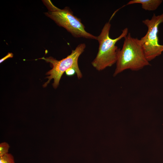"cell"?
Here are the masks:
<instances>
[{
	"instance_id": "1",
	"label": "cell",
	"mask_w": 163,
	"mask_h": 163,
	"mask_svg": "<svg viewBox=\"0 0 163 163\" xmlns=\"http://www.w3.org/2000/svg\"><path fill=\"white\" fill-rule=\"evenodd\" d=\"M124 38L122 49L118 50L113 76L126 69L137 71L150 65L146 58L139 39L133 37L130 33Z\"/></svg>"
},
{
	"instance_id": "2",
	"label": "cell",
	"mask_w": 163,
	"mask_h": 163,
	"mask_svg": "<svg viewBox=\"0 0 163 163\" xmlns=\"http://www.w3.org/2000/svg\"><path fill=\"white\" fill-rule=\"evenodd\" d=\"M111 25L110 21L106 23L101 32L97 37L99 46L97 56L91 64L98 71H101L111 67L117 62L118 49L116 45L117 42L126 37L128 33V29L125 28L122 30L121 34L115 39L109 36Z\"/></svg>"
},
{
	"instance_id": "3",
	"label": "cell",
	"mask_w": 163,
	"mask_h": 163,
	"mask_svg": "<svg viewBox=\"0 0 163 163\" xmlns=\"http://www.w3.org/2000/svg\"><path fill=\"white\" fill-rule=\"evenodd\" d=\"M49 11L46 15L59 26L63 27L75 38L97 40V37L87 32L81 20L74 15L68 7L60 9L50 0L43 1Z\"/></svg>"
},
{
	"instance_id": "4",
	"label": "cell",
	"mask_w": 163,
	"mask_h": 163,
	"mask_svg": "<svg viewBox=\"0 0 163 163\" xmlns=\"http://www.w3.org/2000/svg\"><path fill=\"white\" fill-rule=\"evenodd\" d=\"M85 47L86 45L85 43L79 44L75 49L72 50L69 55L59 61L51 57L40 58V59L50 62L53 66L52 69L46 74L50 75L46 77L48 80L43 85V87H46L50 80L53 79L54 82L53 85L54 88H56L59 85L60 79L63 73L71 68L75 69L78 78L79 79L81 78L82 77V74L79 68L78 60L79 56L84 51Z\"/></svg>"
},
{
	"instance_id": "5",
	"label": "cell",
	"mask_w": 163,
	"mask_h": 163,
	"mask_svg": "<svg viewBox=\"0 0 163 163\" xmlns=\"http://www.w3.org/2000/svg\"><path fill=\"white\" fill-rule=\"evenodd\" d=\"M142 22L147 27L148 31L139 41L146 58L149 62L163 52V45L159 44L158 36V26L163 23V12L158 15L154 14L150 19H146Z\"/></svg>"
},
{
	"instance_id": "6",
	"label": "cell",
	"mask_w": 163,
	"mask_h": 163,
	"mask_svg": "<svg viewBox=\"0 0 163 163\" xmlns=\"http://www.w3.org/2000/svg\"><path fill=\"white\" fill-rule=\"evenodd\" d=\"M162 0H132L125 5L139 3L141 4L142 8L146 11L156 10L162 2Z\"/></svg>"
},
{
	"instance_id": "7",
	"label": "cell",
	"mask_w": 163,
	"mask_h": 163,
	"mask_svg": "<svg viewBox=\"0 0 163 163\" xmlns=\"http://www.w3.org/2000/svg\"><path fill=\"white\" fill-rule=\"evenodd\" d=\"M0 163H15L13 156L8 153L0 157Z\"/></svg>"
},
{
	"instance_id": "8",
	"label": "cell",
	"mask_w": 163,
	"mask_h": 163,
	"mask_svg": "<svg viewBox=\"0 0 163 163\" xmlns=\"http://www.w3.org/2000/svg\"><path fill=\"white\" fill-rule=\"evenodd\" d=\"M9 148L10 146L8 143L5 142H1L0 144V157L8 153Z\"/></svg>"
},
{
	"instance_id": "9",
	"label": "cell",
	"mask_w": 163,
	"mask_h": 163,
	"mask_svg": "<svg viewBox=\"0 0 163 163\" xmlns=\"http://www.w3.org/2000/svg\"><path fill=\"white\" fill-rule=\"evenodd\" d=\"M76 72L75 69L73 68H71L67 70L65 73L66 75L68 76H72L74 75Z\"/></svg>"
},
{
	"instance_id": "10",
	"label": "cell",
	"mask_w": 163,
	"mask_h": 163,
	"mask_svg": "<svg viewBox=\"0 0 163 163\" xmlns=\"http://www.w3.org/2000/svg\"><path fill=\"white\" fill-rule=\"evenodd\" d=\"M13 54L12 53H8V54L5 57L0 60V63H1L5 60L9 58H12L13 57Z\"/></svg>"
}]
</instances>
